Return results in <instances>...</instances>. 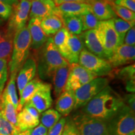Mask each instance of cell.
I'll use <instances>...</instances> for the list:
<instances>
[{
    "label": "cell",
    "mask_w": 135,
    "mask_h": 135,
    "mask_svg": "<svg viewBox=\"0 0 135 135\" xmlns=\"http://www.w3.org/2000/svg\"><path fill=\"white\" fill-rule=\"evenodd\" d=\"M125 104L124 100L107 86L83 107V113L106 122Z\"/></svg>",
    "instance_id": "1"
},
{
    "label": "cell",
    "mask_w": 135,
    "mask_h": 135,
    "mask_svg": "<svg viewBox=\"0 0 135 135\" xmlns=\"http://www.w3.org/2000/svg\"><path fill=\"white\" fill-rule=\"evenodd\" d=\"M35 59L39 78L44 80H50L58 68L69 63L56 48L53 37H49L43 46L37 51Z\"/></svg>",
    "instance_id": "2"
},
{
    "label": "cell",
    "mask_w": 135,
    "mask_h": 135,
    "mask_svg": "<svg viewBox=\"0 0 135 135\" xmlns=\"http://www.w3.org/2000/svg\"><path fill=\"white\" fill-rule=\"evenodd\" d=\"M31 50V37L27 26L15 33L8 68L10 73H18L28 58Z\"/></svg>",
    "instance_id": "3"
},
{
    "label": "cell",
    "mask_w": 135,
    "mask_h": 135,
    "mask_svg": "<svg viewBox=\"0 0 135 135\" xmlns=\"http://www.w3.org/2000/svg\"><path fill=\"white\" fill-rule=\"evenodd\" d=\"M109 135H131L135 133L134 111L125 104L106 122Z\"/></svg>",
    "instance_id": "4"
},
{
    "label": "cell",
    "mask_w": 135,
    "mask_h": 135,
    "mask_svg": "<svg viewBox=\"0 0 135 135\" xmlns=\"http://www.w3.org/2000/svg\"><path fill=\"white\" fill-rule=\"evenodd\" d=\"M108 79L104 77H97L82 86L75 91V103L74 109L84 107L104 88L108 86Z\"/></svg>",
    "instance_id": "5"
},
{
    "label": "cell",
    "mask_w": 135,
    "mask_h": 135,
    "mask_svg": "<svg viewBox=\"0 0 135 135\" xmlns=\"http://www.w3.org/2000/svg\"><path fill=\"white\" fill-rule=\"evenodd\" d=\"M95 30L103 48L106 58L108 60L116 49L121 45L112 21L110 20L99 21Z\"/></svg>",
    "instance_id": "6"
},
{
    "label": "cell",
    "mask_w": 135,
    "mask_h": 135,
    "mask_svg": "<svg viewBox=\"0 0 135 135\" xmlns=\"http://www.w3.org/2000/svg\"><path fill=\"white\" fill-rule=\"evenodd\" d=\"M72 119L80 135H109L105 121L84 113L76 114Z\"/></svg>",
    "instance_id": "7"
},
{
    "label": "cell",
    "mask_w": 135,
    "mask_h": 135,
    "mask_svg": "<svg viewBox=\"0 0 135 135\" xmlns=\"http://www.w3.org/2000/svg\"><path fill=\"white\" fill-rule=\"evenodd\" d=\"M78 64L93 73L97 77L108 76L113 71V68L108 60L97 56L85 49H83L81 52Z\"/></svg>",
    "instance_id": "8"
},
{
    "label": "cell",
    "mask_w": 135,
    "mask_h": 135,
    "mask_svg": "<svg viewBox=\"0 0 135 135\" xmlns=\"http://www.w3.org/2000/svg\"><path fill=\"white\" fill-rule=\"evenodd\" d=\"M31 1L28 0H20L19 3L13 6L12 13L9 18L7 30L13 34L15 33L26 26L29 19Z\"/></svg>",
    "instance_id": "9"
},
{
    "label": "cell",
    "mask_w": 135,
    "mask_h": 135,
    "mask_svg": "<svg viewBox=\"0 0 135 135\" xmlns=\"http://www.w3.org/2000/svg\"><path fill=\"white\" fill-rule=\"evenodd\" d=\"M96 78H97V76L78 63L70 64V73L65 90L75 91Z\"/></svg>",
    "instance_id": "10"
},
{
    "label": "cell",
    "mask_w": 135,
    "mask_h": 135,
    "mask_svg": "<svg viewBox=\"0 0 135 135\" xmlns=\"http://www.w3.org/2000/svg\"><path fill=\"white\" fill-rule=\"evenodd\" d=\"M51 90L52 86L50 84L43 82L31 98L25 104L33 106L40 113H42L52 106Z\"/></svg>",
    "instance_id": "11"
},
{
    "label": "cell",
    "mask_w": 135,
    "mask_h": 135,
    "mask_svg": "<svg viewBox=\"0 0 135 135\" xmlns=\"http://www.w3.org/2000/svg\"><path fill=\"white\" fill-rule=\"evenodd\" d=\"M40 113L33 106L25 105L17 114V128L20 131L32 129L40 124Z\"/></svg>",
    "instance_id": "12"
},
{
    "label": "cell",
    "mask_w": 135,
    "mask_h": 135,
    "mask_svg": "<svg viewBox=\"0 0 135 135\" xmlns=\"http://www.w3.org/2000/svg\"><path fill=\"white\" fill-rule=\"evenodd\" d=\"M37 64L35 57L28 56L23 66L18 71L16 76V86L19 94L28 83L31 81L36 75Z\"/></svg>",
    "instance_id": "13"
},
{
    "label": "cell",
    "mask_w": 135,
    "mask_h": 135,
    "mask_svg": "<svg viewBox=\"0 0 135 135\" xmlns=\"http://www.w3.org/2000/svg\"><path fill=\"white\" fill-rule=\"evenodd\" d=\"M78 36L82 42L84 49L97 56L107 60L96 30L83 31Z\"/></svg>",
    "instance_id": "14"
},
{
    "label": "cell",
    "mask_w": 135,
    "mask_h": 135,
    "mask_svg": "<svg viewBox=\"0 0 135 135\" xmlns=\"http://www.w3.org/2000/svg\"><path fill=\"white\" fill-rule=\"evenodd\" d=\"M135 60V46L124 44L118 46L108 60L113 68L134 63Z\"/></svg>",
    "instance_id": "15"
},
{
    "label": "cell",
    "mask_w": 135,
    "mask_h": 135,
    "mask_svg": "<svg viewBox=\"0 0 135 135\" xmlns=\"http://www.w3.org/2000/svg\"><path fill=\"white\" fill-rule=\"evenodd\" d=\"M27 27L31 37V49L36 52L46 43L49 37L42 29L41 20L30 19Z\"/></svg>",
    "instance_id": "16"
},
{
    "label": "cell",
    "mask_w": 135,
    "mask_h": 135,
    "mask_svg": "<svg viewBox=\"0 0 135 135\" xmlns=\"http://www.w3.org/2000/svg\"><path fill=\"white\" fill-rule=\"evenodd\" d=\"M56 11V6L53 0H34L31 1L29 18L42 20L51 15H55Z\"/></svg>",
    "instance_id": "17"
},
{
    "label": "cell",
    "mask_w": 135,
    "mask_h": 135,
    "mask_svg": "<svg viewBox=\"0 0 135 135\" xmlns=\"http://www.w3.org/2000/svg\"><path fill=\"white\" fill-rule=\"evenodd\" d=\"M91 11V5L79 3H64L56 6V16L61 18L63 15L80 16Z\"/></svg>",
    "instance_id": "18"
},
{
    "label": "cell",
    "mask_w": 135,
    "mask_h": 135,
    "mask_svg": "<svg viewBox=\"0 0 135 135\" xmlns=\"http://www.w3.org/2000/svg\"><path fill=\"white\" fill-rule=\"evenodd\" d=\"M57 98L55 106L56 110L61 116H68L73 111L75 106V91L65 90Z\"/></svg>",
    "instance_id": "19"
},
{
    "label": "cell",
    "mask_w": 135,
    "mask_h": 135,
    "mask_svg": "<svg viewBox=\"0 0 135 135\" xmlns=\"http://www.w3.org/2000/svg\"><path fill=\"white\" fill-rule=\"evenodd\" d=\"M70 64L63 65L58 68L54 73L53 80L54 94L56 98H58L65 91L66 84L70 73Z\"/></svg>",
    "instance_id": "20"
},
{
    "label": "cell",
    "mask_w": 135,
    "mask_h": 135,
    "mask_svg": "<svg viewBox=\"0 0 135 135\" xmlns=\"http://www.w3.org/2000/svg\"><path fill=\"white\" fill-rule=\"evenodd\" d=\"M91 6L92 13L99 21H108L117 18L111 3L103 0H94Z\"/></svg>",
    "instance_id": "21"
},
{
    "label": "cell",
    "mask_w": 135,
    "mask_h": 135,
    "mask_svg": "<svg viewBox=\"0 0 135 135\" xmlns=\"http://www.w3.org/2000/svg\"><path fill=\"white\" fill-rule=\"evenodd\" d=\"M43 81H42L40 78L36 76L31 81L25 86V87L22 90L21 94H20L19 104L17 109L18 113L21 110L25 104L31 98V97L35 93L39 87L41 86V84L43 83Z\"/></svg>",
    "instance_id": "22"
},
{
    "label": "cell",
    "mask_w": 135,
    "mask_h": 135,
    "mask_svg": "<svg viewBox=\"0 0 135 135\" xmlns=\"http://www.w3.org/2000/svg\"><path fill=\"white\" fill-rule=\"evenodd\" d=\"M14 36L15 35L9 33L7 29L0 31V59L9 61L12 53Z\"/></svg>",
    "instance_id": "23"
},
{
    "label": "cell",
    "mask_w": 135,
    "mask_h": 135,
    "mask_svg": "<svg viewBox=\"0 0 135 135\" xmlns=\"http://www.w3.org/2000/svg\"><path fill=\"white\" fill-rule=\"evenodd\" d=\"M41 26L48 37H53L63 27L61 19L55 15L47 16L41 20Z\"/></svg>",
    "instance_id": "24"
},
{
    "label": "cell",
    "mask_w": 135,
    "mask_h": 135,
    "mask_svg": "<svg viewBox=\"0 0 135 135\" xmlns=\"http://www.w3.org/2000/svg\"><path fill=\"white\" fill-rule=\"evenodd\" d=\"M83 49V45L82 42L78 35H71V34L69 33V56L68 59V62L69 64L78 63L79 56Z\"/></svg>",
    "instance_id": "25"
},
{
    "label": "cell",
    "mask_w": 135,
    "mask_h": 135,
    "mask_svg": "<svg viewBox=\"0 0 135 135\" xmlns=\"http://www.w3.org/2000/svg\"><path fill=\"white\" fill-rule=\"evenodd\" d=\"M68 36V31L63 27L53 37L54 45L67 61L69 56Z\"/></svg>",
    "instance_id": "26"
},
{
    "label": "cell",
    "mask_w": 135,
    "mask_h": 135,
    "mask_svg": "<svg viewBox=\"0 0 135 135\" xmlns=\"http://www.w3.org/2000/svg\"><path fill=\"white\" fill-rule=\"evenodd\" d=\"M61 19L63 23V27L71 35H80L83 33V26L80 16L74 15H63Z\"/></svg>",
    "instance_id": "27"
},
{
    "label": "cell",
    "mask_w": 135,
    "mask_h": 135,
    "mask_svg": "<svg viewBox=\"0 0 135 135\" xmlns=\"http://www.w3.org/2000/svg\"><path fill=\"white\" fill-rule=\"evenodd\" d=\"M2 97L3 105L1 110V113L9 123L17 128V109L4 93H2Z\"/></svg>",
    "instance_id": "28"
},
{
    "label": "cell",
    "mask_w": 135,
    "mask_h": 135,
    "mask_svg": "<svg viewBox=\"0 0 135 135\" xmlns=\"http://www.w3.org/2000/svg\"><path fill=\"white\" fill-rule=\"evenodd\" d=\"M18 73H10L9 81L8 83L6 88L3 93L6 94L16 109H18L19 104V98L16 91V80Z\"/></svg>",
    "instance_id": "29"
},
{
    "label": "cell",
    "mask_w": 135,
    "mask_h": 135,
    "mask_svg": "<svg viewBox=\"0 0 135 135\" xmlns=\"http://www.w3.org/2000/svg\"><path fill=\"white\" fill-rule=\"evenodd\" d=\"M111 21H112L114 30L119 37L121 45H123L126 34L131 28L134 26L135 23L126 21L119 18H113L111 20Z\"/></svg>",
    "instance_id": "30"
},
{
    "label": "cell",
    "mask_w": 135,
    "mask_h": 135,
    "mask_svg": "<svg viewBox=\"0 0 135 135\" xmlns=\"http://www.w3.org/2000/svg\"><path fill=\"white\" fill-rule=\"evenodd\" d=\"M61 116L56 109L50 108L42 113L41 124L48 131L60 120Z\"/></svg>",
    "instance_id": "31"
},
{
    "label": "cell",
    "mask_w": 135,
    "mask_h": 135,
    "mask_svg": "<svg viewBox=\"0 0 135 135\" xmlns=\"http://www.w3.org/2000/svg\"><path fill=\"white\" fill-rule=\"evenodd\" d=\"M111 7L116 16L120 19L131 23H135V13L122 6L111 3Z\"/></svg>",
    "instance_id": "32"
},
{
    "label": "cell",
    "mask_w": 135,
    "mask_h": 135,
    "mask_svg": "<svg viewBox=\"0 0 135 135\" xmlns=\"http://www.w3.org/2000/svg\"><path fill=\"white\" fill-rule=\"evenodd\" d=\"M83 26V32L88 30H95L99 24V21L91 11L80 16Z\"/></svg>",
    "instance_id": "33"
},
{
    "label": "cell",
    "mask_w": 135,
    "mask_h": 135,
    "mask_svg": "<svg viewBox=\"0 0 135 135\" xmlns=\"http://www.w3.org/2000/svg\"><path fill=\"white\" fill-rule=\"evenodd\" d=\"M118 77L124 81L126 83L131 81H135V65L131 64L121 69L118 73Z\"/></svg>",
    "instance_id": "34"
},
{
    "label": "cell",
    "mask_w": 135,
    "mask_h": 135,
    "mask_svg": "<svg viewBox=\"0 0 135 135\" xmlns=\"http://www.w3.org/2000/svg\"><path fill=\"white\" fill-rule=\"evenodd\" d=\"M19 129L5 118L0 110V135H13Z\"/></svg>",
    "instance_id": "35"
},
{
    "label": "cell",
    "mask_w": 135,
    "mask_h": 135,
    "mask_svg": "<svg viewBox=\"0 0 135 135\" xmlns=\"http://www.w3.org/2000/svg\"><path fill=\"white\" fill-rule=\"evenodd\" d=\"M8 76V61L0 59V92L2 93Z\"/></svg>",
    "instance_id": "36"
},
{
    "label": "cell",
    "mask_w": 135,
    "mask_h": 135,
    "mask_svg": "<svg viewBox=\"0 0 135 135\" xmlns=\"http://www.w3.org/2000/svg\"><path fill=\"white\" fill-rule=\"evenodd\" d=\"M66 119V117L61 118L60 120L48 131V135H62Z\"/></svg>",
    "instance_id": "37"
},
{
    "label": "cell",
    "mask_w": 135,
    "mask_h": 135,
    "mask_svg": "<svg viewBox=\"0 0 135 135\" xmlns=\"http://www.w3.org/2000/svg\"><path fill=\"white\" fill-rule=\"evenodd\" d=\"M62 135H80L73 119L70 118L66 119V122Z\"/></svg>",
    "instance_id": "38"
},
{
    "label": "cell",
    "mask_w": 135,
    "mask_h": 135,
    "mask_svg": "<svg viewBox=\"0 0 135 135\" xmlns=\"http://www.w3.org/2000/svg\"><path fill=\"white\" fill-rule=\"evenodd\" d=\"M12 10V6L0 1V19L3 21H7L9 20Z\"/></svg>",
    "instance_id": "39"
},
{
    "label": "cell",
    "mask_w": 135,
    "mask_h": 135,
    "mask_svg": "<svg viewBox=\"0 0 135 135\" xmlns=\"http://www.w3.org/2000/svg\"><path fill=\"white\" fill-rule=\"evenodd\" d=\"M123 44L128 46H134L135 45V28L134 26L131 28L126 34Z\"/></svg>",
    "instance_id": "40"
},
{
    "label": "cell",
    "mask_w": 135,
    "mask_h": 135,
    "mask_svg": "<svg viewBox=\"0 0 135 135\" xmlns=\"http://www.w3.org/2000/svg\"><path fill=\"white\" fill-rule=\"evenodd\" d=\"M114 4L135 12V1L133 0H114Z\"/></svg>",
    "instance_id": "41"
},
{
    "label": "cell",
    "mask_w": 135,
    "mask_h": 135,
    "mask_svg": "<svg viewBox=\"0 0 135 135\" xmlns=\"http://www.w3.org/2000/svg\"><path fill=\"white\" fill-rule=\"evenodd\" d=\"M93 1L94 0H53L56 6H59L64 3H79L91 5Z\"/></svg>",
    "instance_id": "42"
},
{
    "label": "cell",
    "mask_w": 135,
    "mask_h": 135,
    "mask_svg": "<svg viewBox=\"0 0 135 135\" xmlns=\"http://www.w3.org/2000/svg\"><path fill=\"white\" fill-rule=\"evenodd\" d=\"M30 135H48V129L41 124H39L36 127L31 129Z\"/></svg>",
    "instance_id": "43"
},
{
    "label": "cell",
    "mask_w": 135,
    "mask_h": 135,
    "mask_svg": "<svg viewBox=\"0 0 135 135\" xmlns=\"http://www.w3.org/2000/svg\"><path fill=\"white\" fill-rule=\"evenodd\" d=\"M135 97H134V93H130L128 94L127 95H126L124 99H123L124 100V103L127 105L128 107H129L132 109L133 111L135 110V107H134V101H135Z\"/></svg>",
    "instance_id": "44"
},
{
    "label": "cell",
    "mask_w": 135,
    "mask_h": 135,
    "mask_svg": "<svg viewBox=\"0 0 135 135\" xmlns=\"http://www.w3.org/2000/svg\"><path fill=\"white\" fill-rule=\"evenodd\" d=\"M0 1H2L5 4H7L13 7L19 3L20 0H0Z\"/></svg>",
    "instance_id": "45"
},
{
    "label": "cell",
    "mask_w": 135,
    "mask_h": 135,
    "mask_svg": "<svg viewBox=\"0 0 135 135\" xmlns=\"http://www.w3.org/2000/svg\"><path fill=\"white\" fill-rule=\"evenodd\" d=\"M30 131H31V129H29V130L25 131H20L18 130L17 131L16 133H15L13 135H30Z\"/></svg>",
    "instance_id": "46"
},
{
    "label": "cell",
    "mask_w": 135,
    "mask_h": 135,
    "mask_svg": "<svg viewBox=\"0 0 135 135\" xmlns=\"http://www.w3.org/2000/svg\"><path fill=\"white\" fill-rule=\"evenodd\" d=\"M2 93H3V92H2ZM2 93L0 92V110H1V109H2V105H3Z\"/></svg>",
    "instance_id": "47"
},
{
    "label": "cell",
    "mask_w": 135,
    "mask_h": 135,
    "mask_svg": "<svg viewBox=\"0 0 135 135\" xmlns=\"http://www.w3.org/2000/svg\"><path fill=\"white\" fill-rule=\"evenodd\" d=\"M103 1H106V2H108V3H113L114 1V0H103Z\"/></svg>",
    "instance_id": "48"
},
{
    "label": "cell",
    "mask_w": 135,
    "mask_h": 135,
    "mask_svg": "<svg viewBox=\"0 0 135 135\" xmlns=\"http://www.w3.org/2000/svg\"><path fill=\"white\" fill-rule=\"evenodd\" d=\"M3 21L2 20H1L0 19V26H1V25H2V23H3Z\"/></svg>",
    "instance_id": "49"
},
{
    "label": "cell",
    "mask_w": 135,
    "mask_h": 135,
    "mask_svg": "<svg viewBox=\"0 0 135 135\" xmlns=\"http://www.w3.org/2000/svg\"><path fill=\"white\" fill-rule=\"evenodd\" d=\"M28 1H33L34 0H28Z\"/></svg>",
    "instance_id": "50"
},
{
    "label": "cell",
    "mask_w": 135,
    "mask_h": 135,
    "mask_svg": "<svg viewBox=\"0 0 135 135\" xmlns=\"http://www.w3.org/2000/svg\"><path fill=\"white\" fill-rule=\"evenodd\" d=\"M131 135H135V133H134V134H131Z\"/></svg>",
    "instance_id": "51"
},
{
    "label": "cell",
    "mask_w": 135,
    "mask_h": 135,
    "mask_svg": "<svg viewBox=\"0 0 135 135\" xmlns=\"http://www.w3.org/2000/svg\"><path fill=\"white\" fill-rule=\"evenodd\" d=\"M133 1H135V0H133Z\"/></svg>",
    "instance_id": "52"
},
{
    "label": "cell",
    "mask_w": 135,
    "mask_h": 135,
    "mask_svg": "<svg viewBox=\"0 0 135 135\" xmlns=\"http://www.w3.org/2000/svg\"></svg>",
    "instance_id": "53"
}]
</instances>
